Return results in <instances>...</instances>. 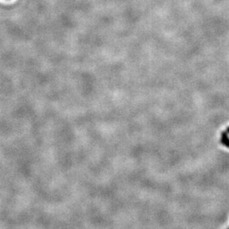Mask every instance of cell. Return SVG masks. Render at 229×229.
Listing matches in <instances>:
<instances>
[{
  "instance_id": "cell-2",
  "label": "cell",
  "mask_w": 229,
  "mask_h": 229,
  "mask_svg": "<svg viewBox=\"0 0 229 229\" xmlns=\"http://www.w3.org/2000/svg\"><path fill=\"white\" fill-rule=\"evenodd\" d=\"M227 132L229 134V127H228V128H227Z\"/></svg>"
},
{
  "instance_id": "cell-1",
  "label": "cell",
  "mask_w": 229,
  "mask_h": 229,
  "mask_svg": "<svg viewBox=\"0 0 229 229\" xmlns=\"http://www.w3.org/2000/svg\"><path fill=\"white\" fill-rule=\"evenodd\" d=\"M221 142L223 145L229 148V137L228 132H222V137H221Z\"/></svg>"
}]
</instances>
